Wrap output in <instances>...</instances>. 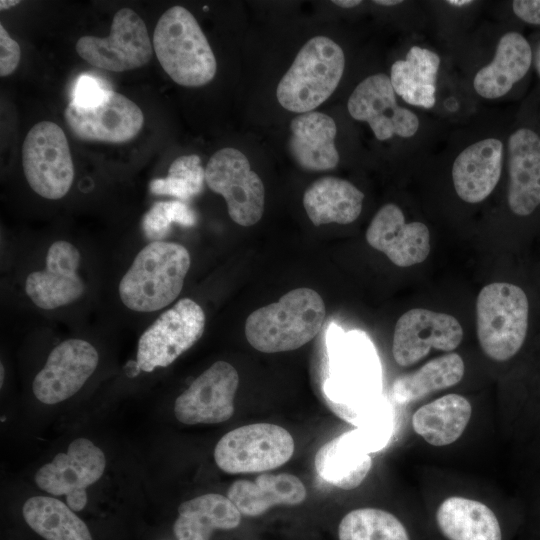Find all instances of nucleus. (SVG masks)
Wrapping results in <instances>:
<instances>
[{
  "label": "nucleus",
  "mask_w": 540,
  "mask_h": 540,
  "mask_svg": "<svg viewBox=\"0 0 540 540\" xmlns=\"http://www.w3.org/2000/svg\"><path fill=\"white\" fill-rule=\"evenodd\" d=\"M364 193L351 182L326 176L314 181L304 192L303 206L315 226L354 222L362 211Z\"/></svg>",
  "instance_id": "26"
},
{
  "label": "nucleus",
  "mask_w": 540,
  "mask_h": 540,
  "mask_svg": "<svg viewBox=\"0 0 540 540\" xmlns=\"http://www.w3.org/2000/svg\"><path fill=\"white\" fill-rule=\"evenodd\" d=\"M512 9L522 21L540 25V0H515L512 2Z\"/></svg>",
  "instance_id": "38"
},
{
  "label": "nucleus",
  "mask_w": 540,
  "mask_h": 540,
  "mask_svg": "<svg viewBox=\"0 0 540 540\" xmlns=\"http://www.w3.org/2000/svg\"><path fill=\"white\" fill-rule=\"evenodd\" d=\"M471 415L468 399L451 393L418 408L412 415V428L430 445L442 447L459 439Z\"/></svg>",
  "instance_id": "28"
},
{
  "label": "nucleus",
  "mask_w": 540,
  "mask_h": 540,
  "mask_svg": "<svg viewBox=\"0 0 540 540\" xmlns=\"http://www.w3.org/2000/svg\"><path fill=\"white\" fill-rule=\"evenodd\" d=\"M75 49L94 67L123 72L147 64L152 58L153 44L142 18L132 9L122 8L114 14L107 37L82 36Z\"/></svg>",
  "instance_id": "10"
},
{
  "label": "nucleus",
  "mask_w": 540,
  "mask_h": 540,
  "mask_svg": "<svg viewBox=\"0 0 540 540\" xmlns=\"http://www.w3.org/2000/svg\"><path fill=\"white\" fill-rule=\"evenodd\" d=\"M440 57L435 52L413 46L405 59L395 61L390 70L394 91L410 105L432 108Z\"/></svg>",
  "instance_id": "30"
},
{
  "label": "nucleus",
  "mask_w": 540,
  "mask_h": 540,
  "mask_svg": "<svg viewBox=\"0 0 540 540\" xmlns=\"http://www.w3.org/2000/svg\"><path fill=\"white\" fill-rule=\"evenodd\" d=\"M366 241L399 267L422 263L430 253V232L419 221L405 222L404 213L393 203L382 206L371 220Z\"/></svg>",
  "instance_id": "18"
},
{
  "label": "nucleus",
  "mask_w": 540,
  "mask_h": 540,
  "mask_svg": "<svg viewBox=\"0 0 540 540\" xmlns=\"http://www.w3.org/2000/svg\"><path fill=\"white\" fill-rule=\"evenodd\" d=\"M532 49L518 32H508L498 41L493 60L475 75L473 86L483 98L496 99L507 94L528 72Z\"/></svg>",
  "instance_id": "24"
},
{
  "label": "nucleus",
  "mask_w": 540,
  "mask_h": 540,
  "mask_svg": "<svg viewBox=\"0 0 540 540\" xmlns=\"http://www.w3.org/2000/svg\"><path fill=\"white\" fill-rule=\"evenodd\" d=\"M241 513L224 495L208 493L183 502L173 525L177 540H209L215 530L239 526Z\"/></svg>",
  "instance_id": "27"
},
{
  "label": "nucleus",
  "mask_w": 540,
  "mask_h": 540,
  "mask_svg": "<svg viewBox=\"0 0 540 540\" xmlns=\"http://www.w3.org/2000/svg\"><path fill=\"white\" fill-rule=\"evenodd\" d=\"M529 302L525 291L511 283L484 286L476 301L479 345L493 361L505 362L519 353L527 337Z\"/></svg>",
  "instance_id": "5"
},
{
  "label": "nucleus",
  "mask_w": 540,
  "mask_h": 540,
  "mask_svg": "<svg viewBox=\"0 0 540 540\" xmlns=\"http://www.w3.org/2000/svg\"><path fill=\"white\" fill-rule=\"evenodd\" d=\"M534 64H535L536 71L540 76V43L538 44L536 52H535Z\"/></svg>",
  "instance_id": "42"
},
{
  "label": "nucleus",
  "mask_w": 540,
  "mask_h": 540,
  "mask_svg": "<svg viewBox=\"0 0 540 540\" xmlns=\"http://www.w3.org/2000/svg\"><path fill=\"white\" fill-rule=\"evenodd\" d=\"M112 90L99 77L92 74H81L74 86L73 100L71 101L77 107L90 109L105 102Z\"/></svg>",
  "instance_id": "36"
},
{
  "label": "nucleus",
  "mask_w": 540,
  "mask_h": 540,
  "mask_svg": "<svg viewBox=\"0 0 540 540\" xmlns=\"http://www.w3.org/2000/svg\"><path fill=\"white\" fill-rule=\"evenodd\" d=\"M186 247L152 241L135 256L118 286L122 303L135 312H154L167 307L180 294L190 269Z\"/></svg>",
  "instance_id": "2"
},
{
  "label": "nucleus",
  "mask_w": 540,
  "mask_h": 540,
  "mask_svg": "<svg viewBox=\"0 0 540 540\" xmlns=\"http://www.w3.org/2000/svg\"><path fill=\"white\" fill-rule=\"evenodd\" d=\"M503 144L486 138L465 148L454 160L452 181L457 195L475 204L495 189L502 171Z\"/></svg>",
  "instance_id": "21"
},
{
  "label": "nucleus",
  "mask_w": 540,
  "mask_h": 540,
  "mask_svg": "<svg viewBox=\"0 0 540 540\" xmlns=\"http://www.w3.org/2000/svg\"><path fill=\"white\" fill-rule=\"evenodd\" d=\"M0 369H1V374H0V375H1L0 385H1V387H2V385H3V379H4V374H5L4 366H3L2 363H1Z\"/></svg>",
  "instance_id": "44"
},
{
  "label": "nucleus",
  "mask_w": 540,
  "mask_h": 540,
  "mask_svg": "<svg viewBox=\"0 0 540 540\" xmlns=\"http://www.w3.org/2000/svg\"><path fill=\"white\" fill-rule=\"evenodd\" d=\"M307 496L306 487L295 475L290 473L261 474L250 480L234 481L227 497L241 514L256 517L274 506H295Z\"/></svg>",
  "instance_id": "23"
},
{
  "label": "nucleus",
  "mask_w": 540,
  "mask_h": 540,
  "mask_svg": "<svg viewBox=\"0 0 540 540\" xmlns=\"http://www.w3.org/2000/svg\"><path fill=\"white\" fill-rule=\"evenodd\" d=\"M294 448V439L285 428L272 423H253L222 436L215 446L214 460L229 474L257 473L288 462Z\"/></svg>",
  "instance_id": "6"
},
{
  "label": "nucleus",
  "mask_w": 540,
  "mask_h": 540,
  "mask_svg": "<svg viewBox=\"0 0 540 540\" xmlns=\"http://www.w3.org/2000/svg\"><path fill=\"white\" fill-rule=\"evenodd\" d=\"M20 3L19 0H1L0 1V9L1 10H7L10 9Z\"/></svg>",
  "instance_id": "40"
},
{
  "label": "nucleus",
  "mask_w": 540,
  "mask_h": 540,
  "mask_svg": "<svg viewBox=\"0 0 540 540\" xmlns=\"http://www.w3.org/2000/svg\"><path fill=\"white\" fill-rule=\"evenodd\" d=\"M437 527L447 540H503L494 511L471 498L451 496L443 500L435 514Z\"/></svg>",
  "instance_id": "25"
},
{
  "label": "nucleus",
  "mask_w": 540,
  "mask_h": 540,
  "mask_svg": "<svg viewBox=\"0 0 540 540\" xmlns=\"http://www.w3.org/2000/svg\"><path fill=\"white\" fill-rule=\"evenodd\" d=\"M152 44L162 68L177 84L199 87L214 78V53L196 18L186 8L176 5L161 15Z\"/></svg>",
  "instance_id": "3"
},
{
  "label": "nucleus",
  "mask_w": 540,
  "mask_h": 540,
  "mask_svg": "<svg viewBox=\"0 0 540 540\" xmlns=\"http://www.w3.org/2000/svg\"><path fill=\"white\" fill-rule=\"evenodd\" d=\"M344 67V52L336 42L326 36L311 38L278 83L279 104L291 112H311L335 91Z\"/></svg>",
  "instance_id": "4"
},
{
  "label": "nucleus",
  "mask_w": 540,
  "mask_h": 540,
  "mask_svg": "<svg viewBox=\"0 0 540 540\" xmlns=\"http://www.w3.org/2000/svg\"><path fill=\"white\" fill-rule=\"evenodd\" d=\"M205 169L198 155L177 157L170 165L164 178L153 179L149 190L155 195L171 196L189 200L197 196L204 188Z\"/></svg>",
  "instance_id": "34"
},
{
  "label": "nucleus",
  "mask_w": 540,
  "mask_h": 540,
  "mask_svg": "<svg viewBox=\"0 0 540 540\" xmlns=\"http://www.w3.org/2000/svg\"><path fill=\"white\" fill-rule=\"evenodd\" d=\"M290 132L288 149L301 168L327 171L337 166V127L329 115L316 111L300 114L291 121Z\"/></svg>",
  "instance_id": "22"
},
{
  "label": "nucleus",
  "mask_w": 540,
  "mask_h": 540,
  "mask_svg": "<svg viewBox=\"0 0 540 540\" xmlns=\"http://www.w3.org/2000/svg\"><path fill=\"white\" fill-rule=\"evenodd\" d=\"M339 540H410L404 524L392 513L365 507L348 512L338 527Z\"/></svg>",
  "instance_id": "33"
},
{
  "label": "nucleus",
  "mask_w": 540,
  "mask_h": 540,
  "mask_svg": "<svg viewBox=\"0 0 540 540\" xmlns=\"http://www.w3.org/2000/svg\"><path fill=\"white\" fill-rule=\"evenodd\" d=\"M465 372L462 357L448 353L434 358L419 369L396 378L391 395L398 404H409L426 395L458 384Z\"/></svg>",
  "instance_id": "31"
},
{
  "label": "nucleus",
  "mask_w": 540,
  "mask_h": 540,
  "mask_svg": "<svg viewBox=\"0 0 540 540\" xmlns=\"http://www.w3.org/2000/svg\"><path fill=\"white\" fill-rule=\"evenodd\" d=\"M326 316L320 294L307 287L293 289L246 319L249 344L263 353L296 350L321 331Z\"/></svg>",
  "instance_id": "1"
},
{
  "label": "nucleus",
  "mask_w": 540,
  "mask_h": 540,
  "mask_svg": "<svg viewBox=\"0 0 540 540\" xmlns=\"http://www.w3.org/2000/svg\"><path fill=\"white\" fill-rule=\"evenodd\" d=\"M463 339V329L456 317L425 308H414L399 317L395 324L392 355L402 367L423 359L432 348L453 351Z\"/></svg>",
  "instance_id": "12"
},
{
  "label": "nucleus",
  "mask_w": 540,
  "mask_h": 540,
  "mask_svg": "<svg viewBox=\"0 0 540 540\" xmlns=\"http://www.w3.org/2000/svg\"><path fill=\"white\" fill-rule=\"evenodd\" d=\"M72 133L84 141L124 143L142 129L144 115L140 107L126 96L112 91L101 105L83 109L72 102L64 112Z\"/></svg>",
  "instance_id": "16"
},
{
  "label": "nucleus",
  "mask_w": 540,
  "mask_h": 540,
  "mask_svg": "<svg viewBox=\"0 0 540 540\" xmlns=\"http://www.w3.org/2000/svg\"><path fill=\"white\" fill-rule=\"evenodd\" d=\"M375 4L382 5V6H394L397 4L402 3L400 0H375Z\"/></svg>",
  "instance_id": "41"
},
{
  "label": "nucleus",
  "mask_w": 540,
  "mask_h": 540,
  "mask_svg": "<svg viewBox=\"0 0 540 540\" xmlns=\"http://www.w3.org/2000/svg\"><path fill=\"white\" fill-rule=\"evenodd\" d=\"M81 254L65 240L53 242L46 254L45 268L31 272L25 281V292L31 301L45 310L66 306L78 300L85 285L78 274Z\"/></svg>",
  "instance_id": "17"
},
{
  "label": "nucleus",
  "mask_w": 540,
  "mask_h": 540,
  "mask_svg": "<svg viewBox=\"0 0 540 540\" xmlns=\"http://www.w3.org/2000/svg\"><path fill=\"white\" fill-rule=\"evenodd\" d=\"M99 354L86 340L67 339L48 355L36 374L32 390L47 405L62 402L76 394L98 366Z\"/></svg>",
  "instance_id": "15"
},
{
  "label": "nucleus",
  "mask_w": 540,
  "mask_h": 540,
  "mask_svg": "<svg viewBox=\"0 0 540 540\" xmlns=\"http://www.w3.org/2000/svg\"><path fill=\"white\" fill-rule=\"evenodd\" d=\"M197 222L194 211L179 200L156 202L142 219V229L152 241H161L173 223L190 227Z\"/></svg>",
  "instance_id": "35"
},
{
  "label": "nucleus",
  "mask_w": 540,
  "mask_h": 540,
  "mask_svg": "<svg viewBox=\"0 0 540 540\" xmlns=\"http://www.w3.org/2000/svg\"><path fill=\"white\" fill-rule=\"evenodd\" d=\"M332 2L342 8H353L362 3L360 0H334Z\"/></svg>",
  "instance_id": "39"
},
{
  "label": "nucleus",
  "mask_w": 540,
  "mask_h": 540,
  "mask_svg": "<svg viewBox=\"0 0 540 540\" xmlns=\"http://www.w3.org/2000/svg\"><path fill=\"white\" fill-rule=\"evenodd\" d=\"M106 457L87 438L73 440L66 452L57 454L35 474V482L45 492L65 496L73 511H81L87 503V488L104 473Z\"/></svg>",
  "instance_id": "11"
},
{
  "label": "nucleus",
  "mask_w": 540,
  "mask_h": 540,
  "mask_svg": "<svg viewBox=\"0 0 540 540\" xmlns=\"http://www.w3.org/2000/svg\"><path fill=\"white\" fill-rule=\"evenodd\" d=\"M205 182L210 190L223 196L230 218L238 225L249 227L261 219L264 185L238 149L225 147L216 151L205 167Z\"/></svg>",
  "instance_id": "9"
},
{
  "label": "nucleus",
  "mask_w": 540,
  "mask_h": 540,
  "mask_svg": "<svg viewBox=\"0 0 540 540\" xmlns=\"http://www.w3.org/2000/svg\"><path fill=\"white\" fill-rule=\"evenodd\" d=\"M373 439L363 430H352L325 443L315 455L318 476L343 490L358 487L372 467Z\"/></svg>",
  "instance_id": "19"
},
{
  "label": "nucleus",
  "mask_w": 540,
  "mask_h": 540,
  "mask_svg": "<svg viewBox=\"0 0 540 540\" xmlns=\"http://www.w3.org/2000/svg\"><path fill=\"white\" fill-rule=\"evenodd\" d=\"M205 314L190 298H183L164 311L140 336L137 367L152 372L167 367L203 335Z\"/></svg>",
  "instance_id": "8"
},
{
  "label": "nucleus",
  "mask_w": 540,
  "mask_h": 540,
  "mask_svg": "<svg viewBox=\"0 0 540 540\" xmlns=\"http://www.w3.org/2000/svg\"><path fill=\"white\" fill-rule=\"evenodd\" d=\"M347 108L352 118L366 122L381 141L394 135L410 138L419 128L416 114L397 104L390 77L383 73L362 80L351 93Z\"/></svg>",
  "instance_id": "13"
},
{
  "label": "nucleus",
  "mask_w": 540,
  "mask_h": 540,
  "mask_svg": "<svg viewBox=\"0 0 540 540\" xmlns=\"http://www.w3.org/2000/svg\"><path fill=\"white\" fill-rule=\"evenodd\" d=\"M376 379L371 353L357 343L336 345L329 383L335 403L348 405L363 401L373 394Z\"/></svg>",
  "instance_id": "29"
},
{
  "label": "nucleus",
  "mask_w": 540,
  "mask_h": 540,
  "mask_svg": "<svg viewBox=\"0 0 540 540\" xmlns=\"http://www.w3.org/2000/svg\"><path fill=\"white\" fill-rule=\"evenodd\" d=\"M473 1L471 0H448L447 4L453 5V6H464L472 4Z\"/></svg>",
  "instance_id": "43"
},
{
  "label": "nucleus",
  "mask_w": 540,
  "mask_h": 540,
  "mask_svg": "<svg viewBox=\"0 0 540 540\" xmlns=\"http://www.w3.org/2000/svg\"><path fill=\"white\" fill-rule=\"evenodd\" d=\"M21 57L19 44L8 34L3 25H0V76L12 74Z\"/></svg>",
  "instance_id": "37"
},
{
  "label": "nucleus",
  "mask_w": 540,
  "mask_h": 540,
  "mask_svg": "<svg viewBox=\"0 0 540 540\" xmlns=\"http://www.w3.org/2000/svg\"><path fill=\"white\" fill-rule=\"evenodd\" d=\"M26 523L46 540H92L87 525L62 501L33 496L22 508Z\"/></svg>",
  "instance_id": "32"
},
{
  "label": "nucleus",
  "mask_w": 540,
  "mask_h": 540,
  "mask_svg": "<svg viewBox=\"0 0 540 540\" xmlns=\"http://www.w3.org/2000/svg\"><path fill=\"white\" fill-rule=\"evenodd\" d=\"M22 166L32 190L41 197H64L74 180V165L64 131L54 122L41 121L27 133Z\"/></svg>",
  "instance_id": "7"
},
{
  "label": "nucleus",
  "mask_w": 540,
  "mask_h": 540,
  "mask_svg": "<svg viewBox=\"0 0 540 540\" xmlns=\"http://www.w3.org/2000/svg\"><path fill=\"white\" fill-rule=\"evenodd\" d=\"M238 386L239 375L233 365L217 361L177 397L174 415L188 425L225 422L234 413Z\"/></svg>",
  "instance_id": "14"
},
{
  "label": "nucleus",
  "mask_w": 540,
  "mask_h": 540,
  "mask_svg": "<svg viewBox=\"0 0 540 540\" xmlns=\"http://www.w3.org/2000/svg\"><path fill=\"white\" fill-rule=\"evenodd\" d=\"M507 202L517 216H528L540 205V137L520 128L508 139Z\"/></svg>",
  "instance_id": "20"
}]
</instances>
